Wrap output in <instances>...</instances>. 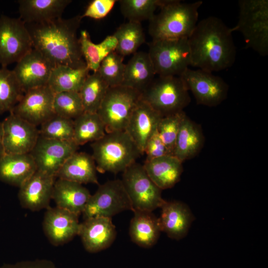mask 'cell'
Instances as JSON below:
<instances>
[{
    "instance_id": "ee69618b",
    "label": "cell",
    "mask_w": 268,
    "mask_h": 268,
    "mask_svg": "<svg viewBox=\"0 0 268 268\" xmlns=\"http://www.w3.org/2000/svg\"><path fill=\"white\" fill-rule=\"evenodd\" d=\"M5 154L3 144V131L2 122H0V158Z\"/></svg>"
},
{
    "instance_id": "30bf717a",
    "label": "cell",
    "mask_w": 268,
    "mask_h": 268,
    "mask_svg": "<svg viewBox=\"0 0 268 268\" xmlns=\"http://www.w3.org/2000/svg\"><path fill=\"white\" fill-rule=\"evenodd\" d=\"M128 210L133 211L131 202L121 180L117 179L99 185L91 195L82 214L84 220L96 216L112 218Z\"/></svg>"
},
{
    "instance_id": "9c48e42d",
    "label": "cell",
    "mask_w": 268,
    "mask_h": 268,
    "mask_svg": "<svg viewBox=\"0 0 268 268\" xmlns=\"http://www.w3.org/2000/svg\"><path fill=\"white\" fill-rule=\"evenodd\" d=\"M131 202L133 211H152L165 202L161 190L151 180L143 165L136 162L123 172L121 180Z\"/></svg>"
},
{
    "instance_id": "52a82bcc",
    "label": "cell",
    "mask_w": 268,
    "mask_h": 268,
    "mask_svg": "<svg viewBox=\"0 0 268 268\" xmlns=\"http://www.w3.org/2000/svg\"><path fill=\"white\" fill-rule=\"evenodd\" d=\"M141 99V93L119 85L109 87L97 112L106 133L125 131L131 115Z\"/></svg>"
},
{
    "instance_id": "d590c367",
    "label": "cell",
    "mask_w": 268,
    "mask_h": 268,
    "mask_svg": "<svg viewBox=\"0 0 268 268\" xmlns=\"http://www.w3.org/2000/svg\"><path fill=\"white\" fill-rule=\"evenodd\" d=\"M120 10L122 15L129 21L140 23L150 20L155 15L158 7H160L164 0H121Z\"/></svg>"
},
{
    "instance_id": "836d02e7",
    "label": "cell",
    "mask_w": 268,
    "mask_h": 268,
    "mask_svg": "<svg viewBox=\"0 0 268 268\" xmlns=\"http://www.w3.org/2000/svg\"><path fill=\"white\" fill-rule=\"evenodd\" d=\"M109 87L97 71L88 75L79 91L84 112L97 113Z\"/></svg>"
},
{
    "instance_id": "4fadbf2b",
    "label": "cell",
    "mask_w": 268,
    "mask_h": 268,
    "mask_svg": "<svg viewBox=\"0 0 268 268\" xmlns=\"http://www.w3.org/2000/svg\"><path fill=\"white\" fill-rule=\"evenodd\" d=\"M78 148L74 141L49 139L39 135L30 154L37 171L56 177L64 163Z\"/></svg>"
},
{
    "instance_id": "ac0fdd59",
    "label": "cell",
    "mask_w": 268,
    "mask_h": 268,
    "mask_svg": "<svg viewBox=\"0 0 268 268\" xmlns=\"http://www.w3.org/2000/svg\"><path fill=\"white\" fill-rule=\"evenodd\" d=\"M56 178L37 171L19 188L18 198L21 206L33 211L48 208Z\"/></svg>"
},
{
    "instance_id": "d4e9b609",
    "label": "cell",
    "mask_w": 268,
    "mask_h": 268,
    "mask_svg": "<svg viewBox=\"0 0 268 268\" xmlns=\"http://www.w3.org/2000/svg\"><path fill=\"white\" fill-rule=\"evenodd\" d=\"M183 162L171 155L145 160L143 167L151 180L161 190L174 187L180 180Z\"/></svg>"
},
{
    "instance_id": "8d00e7d4",
    "label": "cell",
    "mask_w": 268,
    "mask_h": 268,
    "mask_svg": "<svg viewBox=\"0 0 268 268\" xmlns=\"http://www.w3.org/2000/svg\"><path fill=\"white\" fill-rule=\"evenodd\" d=\"M39 129L45 138L66 141H73V120L55 115L44 122Z\"/></svg>"
},
{
    "instance_id": "e575fe53",
    "label": "cell",
    "mask_w": 268,
    "mask_h": 268,
    "mask_svg": "<svg viewBox=\"0 0 268 268\" xmlns=\"http://www.w3.org/2000/svg\"><path fill=\"white\" fill-rule=\"evenodd\" d=\"M24 94L13 70L0 68V115L10 112Z\"/></svg>"
},
{
    "instance_id": "3957f363",
    "label": "cell",
    "mask_w": 268,
    "mask_h": 268,
    "mask_svg": "<svg viewBox=\"0 0 268 268\" xmlns=\"http://www.w3.org/2000/svg\"><path fill=\"white\" fill-rule=\"evenodd\" d=\"M202 2H183L164 0L159 12L149 20L148 33L152 40L188 38L198 21Z\"/></svg>"
},
{
    "instance_id": "7a4b0ae2",
    "label": "cell",
    "mask_w": 268,
    "mask_h": 268,
    "mask_svg": "<svg viewBox=\"0 0 268 268\" xmlns=\"http://www.w3.org/2000/svg\"><path fill=\"white\" fill-rule=\"evenodd\" d=\"M232 32V28L215 16L198 22L188 39L191 66L211 72L230 67L236 55Z\"/></svg>"
},
{
    "instance_id": "484cf974",
    "label": "cell",
    "mask_w": 268,
    "mask_h": 268,
    "mask_svg": "<svg viewBox=\"0 0 268 268\" xmlns=\"http://www.w3.org/2000/svg\"><path fill=\"white\" fill-rule=\"evenodd\" d=\"M97 168L91 155L76 151L64 163L56 178L81 184H98Z\"/></svg>"
},
{
    "instance_id": "83f0119b",
    "label": "cell",
    "mask_w": 268,
    "mask_h": 268,
    "mask_svg": "<svg viewBox=\"0 0 268 268\" xmlns=\"http://www.w3.org/2000/svg\"><path fill=\"white\" fill-rule=\"evenodd\" d=\"M134 213L129 228L132 241L142 248L152 247L161 231L158 218L152 211L136 210Z\"/></svg>"
},
{
    "instance_id": "f546056e",
    "label": "cell",
    "mask_w": 268,
    "mask_h": 268,
    "mask_svg": "<svg viewBox=\"0 0 268 268\" xmlns=\"http://www.w3.org/2000/svg\"><path fill=\"white\" fill-rule=\"evenodd\" d=\"M81 52L88 69L97 72L104 59L115 51L117 41L113 35L107 36L98 44L94 43L86 30L81 31L79 37Z\"/></svg>"
},
{
    "instance_id": "ab89813d",
    "label": "cell",
    "mask_w": 268,
    "mask_h": 268,
    "mask_svg": "<svg viewBox=\"0 0 268 268\" xmlns=\"http://www.w3.org/2000/svg\"><path fill=\"white\" fill-rule=\"evenodd\" d=\"M186 115L183 111L164 116L158 123L157 133L171 155H173L178 133Z\"/></svg>"
},
{
    "instance_id": "ba28073f",
    "label": "cell",
    "mask_w": 268,
    "mask_h": 268,
    "mask_svg": "<svg viewBox=\"0 0 268 268\" xmlns=\"http://www.w3.org/2000/svg\"><path fill=\"white\" fill-rule=\"evenodd\" d=\"M148 47V54L159 76H180L191 66L187 38L152 40Z\"/></svg>"
},
{
    "instance_id": "f1b7e54d",
    "label": "cell",
    "mask_w": 268,
    "mask_h": 268,
    "mask_svg": "<svg viewBox=\"0 0 268 268\" xmlns=\"http://www.w3.org/2000/svg\"><path fill=\"white\" fill-rule=\"evenodd\" d=\"M203 142L201 128L186 115L178 133L173 155L183 162L195 157L202 147Z\"/></svg>"
},
{
    "instance_id": "277c9868",
    "label": "cell",
    "mask_w": 268,
    "mask_h": 268,
    "mask_svg": "<svg viewBox=\"0 0 268 268\" xmlns=\"http://www.w3.org/2000/svg\"><path fill=\"white\" fill-rule=\"evenodd\" d=\"M91 147L97 171L101 173L123 172L142 155L126 131L106 133Z\"/></svg>"
},
{
    "instance_id": "5bb4252c",
    "label": "cell",
    "mask_w": 268,
    "mask_h": 268,
    "mask_svg": "<svg viewBox=\"0 0 268 268\" xmlns=\"http://www.w3.org/2000/svg\"><path fill=\"white\" fill-rule=\"evenodd\" d=\"M54 94L47 85L30 89L10 112L36 127L40 126L55 115Z\"/></svg>"
},
{
    "instance_id": "f35d334b",
    "label": "cell",
    "mask_w": 268,
    "mask_h": 268,
    "mask_svg": "<svg viewBox=\"0 0 268 268\" xmlns=\"http://www.w3.org/2000/svg\"><path fill=\"white\" fill-rule=\"evenodd\" d=\"M124 58L113 52L102 61L97 72L109 87L121 85L126 65Z\"/></svg>"
},
{
    "instance_id": "7402d4cb",
    "label": "cell",
    "mask_w": 268,
    "mask_h": 268,
    "mask_svg": "<svg viewBox=\"0 0 268 268\" xmlns=\"http://www.w3.org/2000/svg\"><path fill=\"white\" fill-rule=\"evenodd\" d=\"M70 0H19V18L25 24H37L62 17Z\"/></svg>"
},
{
    "instance_id": "ffe728a7",
    "label": "cell",
    "mask_w": 268,
    "mask_h": 268,
    "mask_svg": "<svg viewBox=\"0 0 268 268\" xmlns=\"http://www.w3.org/2000/svg\"><path fill=\"white\" fill-rule=\"evenodd\" d=\"M162 117L159 113L141 99L134 108L125 131L142 155L144 154L147 142L157 131Z\"/></svg>"
},
{
    "instance_id": "2e32d148",
    "label": "cell",
    "mask_w": 268,
    "mask_h": 268,
    "mask_svg": "<svg viewBox=\"0 0 268 268\" xmlns=\"http://www.w3.org/2000/svg\"><path fill=\"white\" fill-rule=\"evenodd\" d=\"M55 66L33 48L16 63L12 70L24 93L30 89L47 85Z\"/></svg>"
},
{
    "instance_id": "44dd1931",
    "label": "cell",
    "mask_w": 268,
    "mask_h": 268,
    "mask_svg": "<svg viewBox=\"0 0 268 268\" xmlns=\"http://www.w3.org/2000/svg\"><path fill=\"white\" fill-rule=\"evenodd\" d=\"M159 223L161 231L177 240L183 238L188 233L194 220L189 207L179 201H165L161 207Z\"/></svg>"
},
{
    "instance_id": "60d3db41",
    "label": "cell",
    "mask_w": 268,
    "mask_h": 268,
    "mask_svg": "<svg viewBox=\"0 0 268 268\" xmlns=\"http://www.w3.org/2000/svg\"><path fill=\"white\" fill-rule=\"evenodd\" d=\"M115 0H93L86 7L81 17L100 19L106 17L114 6Z\"/></svg>"
},
{
    "instance_id": "e0dca14e",
    "label": "cell",
    "mask_w": 268,
    "mask_h": 268,
    "mask_svg": "<svg viewBox=\"0 0 268 268\" xmlns=\"http://www.w3.org/2000/svg\"><path fill=\"white\" fill-rule=\"evenodd\" d=\"M43 222L44 233L54 246L63 245L78 235V215L56 206L46 209Z\"/></svg>"
},
{
    "instance_id": "74e56055",
    "label": "cell",
    "mask_w": 268,
    "mask_h": 268,
    "mask_svg": "<svg viewBox=\"0 0 268 268\" xmlns=\"http://www.w3.org/2000/svg\"><path fill=\"white\" fill-rule=\"evenodd\" d=\"M53 107L56 115L73 120L84 112L78 92L55 93Z\"/></svg>"
},
{
    "instance_id": "6da1fadb",
    "label": "cell",
    "mask_w": 268,
    "mask_h": 268,
    "mask_svg": "<svg viewBox=\"0 0 268 268\" xmlns=\"http://www.w3.org/2000/svg\"><path fill=\"white\" fill-rule=\"evenodd\" d=\"M82 18L77 15L41 23L26 24L33 48L55 66L86 67L77 32Z\"/></svg>"
},
{
    "instance_id": "d6a6232c",
    "label": "cell",
    "mask_w": 268,
    "mask_h": 268,
    "mask_svg": "<svg viewBox=\"0 0 268 268\" xmlns=\"http://www.w3.org/2000/svg\"><path fill=\"white\" fill-rule=\"evenodd\" d=\"M113 35L117 41L115 52L123 57L136 53L145 42L144 33L139 22L124 23Z\"/></svg>"
},
{
    "instance_id": "cb8c5ba5",
    "label": "cell",
    "mask_w": 268,
    "mask_h": 268,
    "mask_svg": "<svg viewBox=\"0 0 268 268\" xmlns=\"http://www.w3.org/2000/svg\"><path fill=\"white\" fill-rule=\"evenodd\" d=\"M91 194L82 184L58 178L55 180L52 199L56 206L77 215L82 214Z\"/></svg>"
},
{
    "instance_id": "5b68a950",
    "label": "cell",
    "mask_w": 268,
    "mask_h": 268,
    "mask_svg": "<svg viewBox=\"0 0 268 268\" xmlns=\"http://www.w3.org/2000/svg\"><path fill=\"white\" fill-rule=\"evenodd\" d=\"M233 32L239 31L247 46L262 56L268 54V0H240Z\"/></svg>"
},
{
    "instance_id": "7c38bea8",
    "label": "cell",
    "mask_w": 268,
    "mask_h": 268,
    "mask_svg": "<svg viewBox=\"0 0 268 268\" xmlns=\"http://www.w3.org/2000/svg\"><path fill=\"white\" fill-rule=\"evenodd\" d=\"M198 104L214 107L227 96L228 85L220 77L201 69L187 68L180 76Z\"/></svg>"
},
{
    "instance_id": "8992f818",
    "label": "cell",
    "mask_w": 268,
    "mask_h": 268,
    "mask_svg": "<svg viewBox=\"0 0 268 268\" xmlns=\"http://www.w3.org/2000/svg\"><path fill=\"white\" fill-rule=\"evenodd\" d=\"M141 99L162 117L183 111L191 102L180 76H159L141 93Z\"/></svg>"
},
{
    "instance_id": "4dcf8cb0",
    "label": "cell",
    "mask_w": 268,
    "mask_h": 268,
    "mask_svg": "<svg viewBox=\"0 0 268 268\" xmlns=\"http://www.w3.org/2000/svg\"><path fill=\"white\" fill-rule=\"evenodd\" d=\"M87 67L73 68L65 65H57L53 68L47 85L54 93L80 91L89 74Z\"/></svg>"
},
{
    "instance_id": "603a6c76",
    "label": "cell",
    "mask_w": 268,
    "mask_h": 268,
    "mask_svg": "<svg viewBox=\"0 0 268 268\" xmlns=\"http://www.w3.org/2000/svg\"><path fill=\"white\" fill-rule=\"evenodd\" d=\"M36 171L30 153L4 154L0 158V181L5 184L20 188Z\"/></svg>"
},
{
    "instance_id": "7bdbcfd3",
    "label": "cell",
    "mask_w": 268,
    "mask_h": 268,
    "mask_svg": "<svg viewBox=\"0 0 268 268\" xmlns=\"http://www.w3.org/2000/svg\"><path fill=\"white\" fill-rule=\"evenodd\" d=\"M0 268H58L55 264L47 259L23 261L14 264H3Z\"/></svg>"
},
{
    "instance_id": "1f68e13d",
    "label": "cell",
    "mask_w": 268,
    "mask_h": 268,
    "mask_svg": "<svg viewBox=\"0 0 268 268\" xmlns=\"http://www.w3.org/2000/svg\"><path fill=\"white\" fill-rule=\"evenodd\" d=\"M105 134V126L97 113L84 112L73 120V141L78 146L96 141Z\"/></svg>"
},
{
    "instance_id": "b9f144b4",
    "label": "cell",
    "mask_w": 268,
    "mask_h": 268,
    "mask_svg": "<svg viewBox=\"0 0 268 268\" xmlns=\"http://www.w3.org/2000/svg\"><path fill=\"white\" fill-rule=\"evenodd\" d=\"M144 153L147 160L170 155L157 131L147 142Z\"/></svg>"
},
{
    "instance_id": "9a60e30c",
    "label": "cell",
    "mask_w": 268,
    "mask_h": 268,
    "mask_svg": "<svg viewBox=\"0 0 268 268\" xmlns=\"http://www.w3.org/2000/svg\"><path fill=\"white\" fill-rule=\"evenodd\" d=\"M5 154L29 153L39 136L37 127L10 113L2 122Z\"/></svg>"
},
{
    "instance_id": "d6986e66",
    "label": "cell",
    "mask_w": 268,
    "mask_h": 268,
    "mask_svg": "<svg viewBox=\"0 0 268 268\" xmlns=\"http://www.w3.org/2000/svg\"><path fill=\"white\" fill-rule=\"evenodd\" d=\"M116 235L112 218L96 216L84 219L80 223L78 235L85 250L95 253L109 248Z\"/></svg>"
},
{
    "instance_id": "4316f807",
    "label": "cell",
    "mask_w": 268,
    "mask_h": 268,
    "mask_svg": "<svg viewBox=\"0 0 268 268\" xmlns=\"http://www.w3.org/2000/svg\"><path fill=\"white\" fill-rule=\"evenodd\" d=\"M155 75L148 53L136 52L126 65L121 85L141 93L154 79Z\"/></svg>"
},
{
    "instance_id": "8fae6325",
    "label": "cell",
    "mask_w": 268,
    "mask_h": 268,
    "mask_svg": "<svg viewBox=\"0 0 268 268\" xmlns=\"http://www.w3.org/2000/svg\"><path fill=\"white\" fill-rule=\"evenodd\" d=\"M26 24L19 17L0 16V65L18 62L33 49Z\"/></svg>"
}]
</instances>
